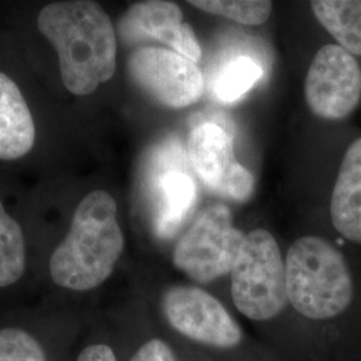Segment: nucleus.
<instances>
[{"instance_id":"nucleus-1","label":"nucleus","mask_w":361,"mask_h":361,"mask_svg":"<svg viewBox=\"0 0 361 361\" xmlns=\"http://www.w3.org/2000/svg\"><path fill=\"white\" fill-rule=\"evenodd\" d=\"M38 27L58 52L67 90L87 95L114 75L116 30L98 3L73 0L47 4L39 13Z\"/></svg>"},{"instance_id":"nucleus-2","label":"nucleus","mask_w":361,"mask_h":361,"mask_svg":"<svg viewBox=\"0 0 361 361\" xmlns=\"http://www.w3.org/2000/svg\"><path fill=\"white\" fill-rule=\"evenodd\" d=\"M123 247L116 200L104 190H94L78 205L70 231L52 253L51 279L65 289L91 290L111 276Z\"/></svg>"},{"instance_id":"nucleus-3","label":"nucleus","mask_w":361,"mask_h":361,"mask_svg":"<svg viewBox=\"0 0 361 361\" xmlns=\"http://www.w3.org/2000/svg\"><path fill=\"white\" fill-rule=\"evenodd\" d=\"M288 301L313 322H336L355 302V280L345 256L328 240L307 235L285 258Z\"/></svg>"},{"instance_id":"nucleus-4","label":"nucleus","mask_w":361,"mask_h":361,"mask_svg":"<svg viewBox=\"0 0 361 361\" xmlns=\"http://www.w3.org/2000/svg\"><path fill=\"white\" fill-rule=\"evenodd\" d=\"M231 279L235 308L253 322L271 320L288 302L285 261L276 238L265 229L246 234Z\"/></svg>"},{"instance_id":"nucleus-5","label":"nucleus","mask_w":361,"mask_h":361,"mask_svg":"<svg viewBox=\"0 0 361 361\" xmlns=\"http://www.w3.org/2000/svg\"><path fill=\"white\" fill-rule=\"evenodd\" d=\"M244 240L229 209L217 204L202 210L180 235L173 262L190 280L207 284L231 274Z\"/></svg>"},{"instance_id":"nucleus-6","label":"nucleus","mask_w":361,"mask_h":361,"mask_svg":"<svg viewBox=\"0 0 361 361\" xmlns=\"http://www.w3.org/2000/svg\"><path fill=\"white\" fill-rule=\"evenodd\" d=\"M128 71L138 87L170 109H183L195 104L205 90L200 67L180 54L162 47H140L131 52Z\"/></svg>"},{"instance_id":"nucleus-7","label":"nucleus","mask_w":361,"mask_h":361,"mask_svg":"<svg viewBox=\"0 0 361 361\" xmlns=\"http://www.w3.org/2000/svg\"><path fill=\"white\" fill-rule=\"evenodd\" d=\"M305 99L314 116L340 121L350 116L361 99V67L337 44L314 55L305 79Z\"/></svg>"},{"instance_id":"nucleus-8","label":"nucleus","mask_w":361,"mask_h":361,"mask_svg":"<svg viewBox=\"0 0 361 361\" xmlns=\"http://www.w3.org/2000/svg\"><path fill=\"white\" fill-rule=\"evenodd\" d=\"M162 310L170 326L193 341L229 349L240 345V325L219 300L197 286L178 285L166 290Z\"/></svg>"},{"instance_id":"nucleus-9","label":"nucleus","mask_w":361,"mask_h":361,"mask_svg":"<svg viewBox=\"0 0 361 361\" xmlns=\"http://www.w3.org/2000/svg\"><path fill=\"white\" fill-rule=\"evenodd\" d=\"M188 153L207 189L234 201L250 197L255 177L235 159L232 135L226 130L212 122L198 125L189 135Z\"/></svg>"},{"instance_id":"nucleus-10","label":"nucleus","mask_w":361,"mask_h":361,"mask_svg":"<svg viewBox=\"0 0 361 361\" xmlns=\"http://www.w3.org/2000/svg\"><path fill=\"white\" fill-rule=\"evenodd\" d=\"M118 31L130 44L161 42L194 63L202 56L193 28L183 22L180 7L171 1L146 0L133 4L122 16Z\"/></svg>"},{"instance_id":"nucleus-11","label":"nucleus","mask_w":361,"mask_h":361,"mask_svg":"<svg viewBox=\"0 0 361 361\" xmlns=\"http://www.w3.org/2000/svg\"><path fill=\"white\" fill-rule=\"evenodd\" d=\"M336 231L353 244H361V138L343 158L331 200Z\"/></svg>"},{"instance_id":"nucleus-12","label":"nucleus","mask_w":361,"mask_h":361,"mask_svg":"<svg viewBox=\"0 0 361 361\" xmlns=\"http://www.w3.org/2000/svg\"><path fill=\"white\" fill-rule=\"evenodd\" d=\"M35 142V126L26 101L11 78L0 73V159L26 155Z\"/></svg>"},{"instance_id":"nucleus-13","label":"nucleus","mask_w":361,"mask_h":361,"mask_svg":"<svg viewBox=\"0 0 361 361\" xmlns=\"http://www.w3.org/2000/svg\"><path fill=\"white\" fill-rule=\"evenodd\" d=\"M155 190L158 194L157 233L171 237L194 207L195 183L189 174L178 169H168L157 176Z\"/></svg>"},{"instance_id":"nucleus-14","label":"nucleus","mask_w":361,"mask_h":361,"mask_svg":"<svg viewBox=\"0 0 361 361\" xmlns=\"http://www.w3.org/2000/svg\"><path fill=\"white\" fill-rule=\"evenodd\" d=\"M310 6L338 46L361 56V0H314Z\"/></svg>"},{"instance_id":"nucleus-15","label":"nucleus","mask_w":361,"mask_h":361,"mask_svg":"<svg viewBox=\"0 0 361 361\" xmlns=\"http://www.w3.org/2000/svg\"><path fill=\"white\" fill-rule=\"evenodd\" d=\"M26 268L25 238L19 224L0 201V288L15 284Z\"/></svg>"},{"instance_id":"nucleus-16","label":"nucleus","mask_w":361,"mask_h":361,"mask_svg":"<svg viewBox=\"0 0 361 361\" xmlns=\"http://www.w3.org/2000/svg\"><path fill=\"white\" fill-rule=\"evenodd\" d=\"M189 4L204 13L228 18L246 26L264 25L273 8V3L267 0H192Z\"/></svg>"},{"instance_id":"nucleus-17","label":"nucleus","mask_w":361,"mask_h":361,"mask_svg":"<svg viewBox=\"0 0 361 361\" xmlns=\"http://www.w3.org/2000/svg\"><path fill=\"white\" fill-rule=\"evenodd\" d=\"M261 75L262 68L253 59L246 56L233 59L217 77L216 95L221 102L232 104L250 90Z\"/></svg>"},{"instance_id":"nucleus-18","label":"nucleus","mask_w":361,"mask_h":361,"mask_svg":"<svg viewBox=\"0 0 361 361\" xmlns=\"http://www.w3.org/2000/svg\"><path fill=\"white\" fill-rule=\"evenodd\" d=\"M0 361H46L38 341L18 328L0 329Z\"/></svg>"},{"instance_id":"nucleus-19","label":"nucleus","mask_w":361,"mask_h":361,"mask_svg":"<svg viewBox=\"0 0 361 361\" xmlns=\"http://www.w3.org/2000/svg\"><path fill=\"white\" fill-rule=\"evenodd\" d=\"M130 361H177L174 352L168 344L159 338H153L145 343Z\"/></svg>"},{"instance_id":"nucleus-20","label":"nucleus","mask_w":361,"mask_h":361,"mask_svg":"<svg viewBox=\"0 0 361 361\" xmlns=\"http://www.w3.org/2000/svg\"><path fill=\"white\" fill-rule=\"evenodd\" d=\"M77 361H116V353L109 345L94 344L80 352Z\"/></svg>"}]
</instances>
